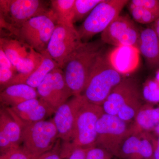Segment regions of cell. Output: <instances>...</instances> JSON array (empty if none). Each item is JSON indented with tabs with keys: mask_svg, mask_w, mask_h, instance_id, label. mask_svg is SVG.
Wrapping results in <instances>:
<instances>
[{
	"mask_svg": "<svg viewBox=\"0 0 159 159\" xmlns=\"http://www.w3.org/2000/svg\"><path fill=\"white\" fill-rule=\"evenodd\" d=\"M0 159H31L22 147L15 148L0 156Z\"/></svg>",
	"mask_w": 159,
	"mask_h": 159,
	"instance_id": "31",
	"label": "cell"
},
{
	"mask_svg": "<svg viewBox=\"0 0 159 159\" xmlns=\"http://www.w3.org/2000/svg\"><path fill=\"white\" fill-rule=\"evenodd\" d=\"M75 0H52L51 9L54 12L57 24L74 27Z\"/></svg>",
	"mask_w": 159,
	"mask_h": 159,
	"instance_id": "21",
	"label": "cell"
},
{
	"mask_svg": "<svg viewBox=\"0 0 159 159\" xmlns=\"http://www.w3.org/2000/svg\"><path fill=\"white\" fill-rule=\"evenodd\" d=\"M83 43L74 26L57 24L47 51L59 68L62 69L68 58Z\"/></svg>",
	"mask_w": 159,
	"mask_h": 159,
	"instance_id": "10",
	"label": "cell"
},
{
	"mask_svg": "<svg viewBox=\"0 0 159 159\" xmlns=\"http://www.w3.org/2000/svg\"><path fill=\"white\" fill-rule=\"evenodd\" d=\"M7 109L11 115L26 123L44 121L55 112L40 99H30L14 107Z\"/></svg>",
	"mask_w": 159,
	"mask_h": 159,
	"instance_id": "17",
	"label": "cell"
},
{
	"mask_svg": "<svg viewBox=\"0 0 159 159\" xmlns=\"http://www.w3.org/2000/svg\"><path fill=\"white\" fill-rule=\"evenodd\" d=\"M152 27L153 28L154 30L156 32L157 35L159 38V17L154 22L152 23Z\"/></svg>",
	"mask_w": 159,
	"mask_h": 159,
	"instance_id": "36",
	"label": "cell"
},
{
	"mask_svg": "<svg viewBox=\"0 0 159 159\" xmlns=\"http://www.w3.org/2000/svg\"><path fill=\"white\" fill-rule=\"evenodd\" d=\"M129 9L134 20L140 24L153 23L159 17L158 12L142 6H134L129 3Z\"/></svg>",
	"mask_w": 159,
	"mask_h": 159,
	"instance_id": "26",
	"label": "cell"
},
{
	"mask_svg": "<svg viewBox=\"0 0 159 159\" xmlns=\"http://www.w3.org/2000/svg\"><path fill=\"white\" fill-rule=\"evenodd\" d=\"M155 79H156L159 82V69L157 70L156 71V73L155 74Z\"/></svg>",
	"mask_w": 159,
	"mask_h": 159,
	"instance_id": "38",
	"label": "cell"
},
{
	"mask_svg": "<svg viewBox=\"0 0 159 159\" xmlns=\"http://www.w3.org/2000/svg\"><path fill=\"white\" fill-rule=\"evenodd\" d=\"M102 40L83 43L71 54L63 67L73 96L82 95L97 57L102 51Z\"/></svg>",
	"mask_w": 159,
	"mask_h": 159,
	"instance_id": "1",
	"label": "cell"
},
{
	"mask_svg": "<svg viewBox=\"0 0 159 159\" xmlns=\"http://www.w3.org/2000/svg\"><path fill=\"white\" fill-rule=\"evenodd\" d=\"M130 125L117 116L104 113L96 126V145L104 148L119 158L121 145L131 134Z\"/></svg>",
	"mask_w": 159,
	"mask_h": 159,
	"instance_id": "9",
	"label": "cell"
},
{
	"mask_svg": "<svg viewBox=\"0 0 159 159\" xmlns=\"http://www.w3.org/2000/svg\"><path fill=\"white\" fill-rule=\"evenodd\" d=\"M129 2L126 0H102L77 30L83 42H88L96 34L102 33Z\"/></svg>",
	"mask_w": 159,
	"mask_h": 159,
	"instance_id": "8",
	"label": "cell"
},
{
	"mask_svg": "<svg viewBox=\"0 0 159 159\" xmlns=\"http://www.w3.org/2000/svg\"><path fill=\"white\" fill-rule=\"evenodd\" d=\"M142 93L137 94L129 99L121 107L117 116L124 122L129 123L133 122L138 112L142 107Z\"/></svg>",
	"mask_w": 159,
	"mask_h": 159,
	"instance_id": "24",
	"label": "cell"
},
{
	"mask_svg": "<svg viewBox=\"0 0 159 159\" xmlns=\"http://www.w3.org/2000/svg\"><path fill=\"white\" fill-rule=\"evenodd\" d=\"M52 89L57 108L66 102L73 94L66 82L62 69L57 68L52 71Z\"/></svg>",
	"mask_w": 159,
	"mask_h": 159,
	"instance_id": "23",
	"label": "cell"
},
{
	"mask_svg": "<svg viewBox=\"0 0 159 159\" xmlns=\"http://www.w3.org/2000/svg\"><path fill=\"white\" fill-rule=\"evenodd\" d=\"M39 99H42L55 111L57 109L52 89V72L49 73L36 88Z\"/></svg>",
	"mask_w": 159,
	"mask_h": 159,
	"instance_id": "25",
	"label": "cell"
},
{
	"mask_svg": "<svg viewBox=\"0 0 159 159\" xmlns=\"http://www.w3.org/2000/svg\"><path fill=\"white\" fill-rule=\"evenodd\" d=\"M57 22L52 10L29 20L16 29L13 34L38 53L47 51Z\"/></svg>",
	"mask_w": 159,
	"mask_h": 159,
	"instance_id": "6",
	"label": "cell"
},
{
	"mask_svg": "<svg viewBox=\"0 0 159 159\" xmlns=\"http://www.w3.org/2000/svg\"><path fill=\"white\" fill-rule=\"evenodd\" d=\"M87 102L83 95L73 96L54 112L52 120L57 129L58 139L62 142L61 149L66 148L72 142L77 114Z\"/></svg>",
	"mask_w": 159,
	"mask_h": 159,
	"instance_id": "11",
	"label": "cell"
},
{
	"mask_svg": "<svg viewBox=\"0 0 159 159\" xmlns=\"http://www.w3.org/2000/svg\"><path fill=\"white\" fill-rule=\"evenodd\" d=\"M11 115L21 127L22 147L31 159H37L55 146L58 134L52 119L26 123Z\"/></svg>",
	"mask_w": 159,
	"mask_h": 159,
	"instance_id": "4",
	"label": "cell"
},
{
	"mask_svg": "<svg viewBox=\"0 0 159 159\" xmlns=\"http://www.w3.org/2000/svg\"><path fill=\"white\" fill-rule=\"evenodd\" d=\"M140 31L131 19L119 15L101 33V40L115 47L133 46L138 48Z\"/></svg>",
	"mask_w": 159,
	"mask_h": 159,
	"instance_id": "12",
	"label": "cell"
},
{
	"mask_svg": "<svg viewBox=\"0 0 159 159\" xmlns=\"http://www.w3.org/2000/svg\"><path fill=\"white\" fill-rule=\"evenodd\" d=\"M0 48L11 61L16 74L10 84H22L42 62L43 55L18 39L1 38Z\"/></svg>",
	"mask_w": 159,
	"mask_h": 159,
	"instance_id": "5",
	"label": "cell"
},
{
	"mask_svg": "<svg viewBox=\"0 0 159 159\" xmlns=\"http://www.w3.org/2000/svg\"><path fill=\"white\" fill-rule=\"evenodd\" d=\"M129 3L134 6H142L159 12V0H132Z\"/></svg>",
	"mask_w": 159,
	"mask_h": 159,
	"instance_id": "32",
	"label": "cell"
},
{
	"mask_svg": "<svg viewBox=\"0 0 159 159\" xmlns=\"http://www.w3.org/2000/svg\"><path fill=\"white\" fill-rule=\"evenodd\" d=\"M124 77L112 66L102 51L96 60L82 95L88 102L102 106Z\"/></svg>",
	"mask_w": 159,
	"mask_h": 159,
	"instance_id": "2",
	"label": "cell"
},
{
	"mask_svg": "<svg viewBox=\"0 0 159 159\" xmlns=\"http://www.w3.org/2000/svg\"><path fill=\"white\" fill-rule=\"evenodd\" d=\"M37 159H63L61 155L60 148L55 146L51 150L45 152Z\"/></svg>",
	"mask_w": 159,
	"mask_h": 159,
	"instance_id": "33",
	"label": "cell"
},
{
	"mask_svg": "<svg viewBox=\"0 0 159 159\" xmlns=\"http://www.w3.org/2000/svg\"><path fill=\"white\" fill-rule=\"evenodd\" d=\"M22 129L7 109L0 111V152L1 154L20 147Z\"/></svg>",
	"mask_w": 159,
	"mask_h": 159,
	"instance_id": "15",
	"label": "cell"
},
{
	"mask_svg": "<svg viewBox=\"0 0 159 159\" xmlns=\"http://www.w3.org/2000/svg\"><path fill=\"white\" fill-rule=\"evenodd\" d=\"M0 9L1 25L12 34L29 20L51 10L39 0H1Z\"/></svg>",
	"mask_w": 159,
	"mask_h": 159,
	"instance_id": "7",
	"label": "cell"
},
{
	"mask_svg": "<svg viewBox=\"0 0 159 159\" xmlns=\"http://www.w3.org/2000/svg\"><path fill=\"white\" fill-rule=\"evenodd\" d=\"M152 133L155 135H159V122Z\"/></svg>",
	"mask_w": 159,
	"mask_h": 159,
	"instance_id": "37",
	"label": "cell"
},
{
	"mask_svg": "<svg viewBox=\"0 0 159 159\" xmlns=\"http://www.w3.org/2000/svg\"><path fill=\"white\" fill-rule=\"evenodd\" d=\"M140 53L133 46L116 47L108 54L107 59L112 66L122 76L136 70L140 65Z\"/></svg>",
	"mask_w": 159,
	"mask_h": 159,
	"instance_id": "14",
	"label": "cell"
},
{
	"mask_svg": "<svg viewBox=\"0 0 159 159\" xmlns=\"http://www.w3.org/2000/svg\"><path fill=\"white\" fill-rule=\"evenodd\" d=\"M88 148L80 147L75 148L67 159H86L87 151Z\"/></svg>",
	"mask_w": 159,
	"mask_h": 159,
	"instance_id": "34",
	"label": "cell"
},
{
	"mask_svg": "<svg viewBox=\"0 0 159 159\" xmlns=\"http://www.w3.org/2000/svg\"><path fill=\"white\" fill-rule=\"evenodd\" d=\"M154 136L152 133L130 134L121 145L120 159H152Z\"/></svg>",
	"mask_w": 159,
	"mask_h": 159,
	"instance_id": "13",
	"label": "cell"
},
{
	"mask_svg": "<svg viewBox=\"0 0 159 159\" xmlns=\"http://www.w3.org/2000/svg\"><path fill=\"white\" fill-rule=\"evenodd\" d=\"M104 113L102 106L86 102L77 114L74 135L70 144L60 149L63 159H67L75 148H88L96 146L97 140V122Z\"/></svg>",
	"mask_w": 159,
	"mask_h": 159,
	"instance_id": "3",
	"label": "cell"
},
{
	"mask_svg": "<svg viewBox=\"0 0 159 159\" xmlns=\"http://www.w3.org/2000/svg\"><path fill=\"white\" fill-rule=\"evenodd\" d=\"M42 54L43 57L42 62L37 69L24 80L22 84L36 89L49 73L54 69L59 68L57 63L51 58L48 51H45Z\"/></svg>",
	"mask_w": 159,
	"mask_h": 159,
	"instance_id": "22",
	"label": "cell"
},
{
	"mask_svg": "<svg viewBox=\"0 0 159 159\" xmlns=\"http://www.w3.org/2000/svg\"><path fill=\"white\" fill-rule=\"evenodd\" d=\"M153 135L154 136V145L152 159H159V135Z\"/></svg>",
	"mask_w": 159,
	"mask_h": 159,
	"instance_id": "35",
	"label": "cell"
},
{
	"mask_svg": "<svg viewBox=\"0 0 159 159\" xmlns=\"http://www.w3.org/2000/svg\"><path fill=\"white\" fill-rule=\"evenodd\" d=\"M140 91L137 84L130 78H124L111 92L102 104L104 113L117 116L121 107Z\"/></svg>",
	"mask_w": 159,
	"mask_h": 159,
	"instance_id": "16",
	"label": "cell"
},
{
	"mask_svg": "<svg viewBox=\"0 0 159 159\" xmlns=\"http://www.w3.org/2000/svg\"><path fill=\"white\" fill-rule=\"evenodd\" d=\"M133 122L131 134L152 133L159 122V104L142 105Z\"/></svg>",
	"mask_w": 159,
	"mask_h": 159,
	"instance_id": "19",
	"label": "cell"
},
{
	"mask_svg": "<svg viewBox=\"0 0 159 159\" xmlns=\"http://www.w3.org/2000/svg\"><path fill=\"white\" fill-rule=\"evenodd\" d=\"M142 96L146 103L159 104V82L155 77L147 80L144 84Z\"/></svg>",
	"mask_w": 159,
	"mask_h": 159,
	"instance_id": "28",
	"label": "cell"
},
{
	"mask_svg": "<svg viewBox=\"0 0 159 159\" xmlns=\"http://www.w3.org/2000/svg\"><path fill=\"white\" fill-rule=\"evenodd\" d=\"M138 48L149 68L159 69V38L152 26L141 30Z\"/></svg>",
	"mask_w": 159,
	"mask_h": 159,
	"instance_id": "18",
	"label": "cell"
},
{
	"mask_svg": "<svg viewBox=\"0 0 159 159\" xmlns=\"http://www.w3.org/2000/svg\"><path fill=\"white\" fill-rule=\"evenodd\" d=\"M38 97L36 89L25 84H19L4 89L0 94V100L3 105L11 108Z\"/></svg>",
	"mask_w": 159,
	"mask_h": 159,
	"instance_id": "20",
	"label": "cell"
},
{
	"mask_svg": "<svg viewBox=\"0 0 159 159\" xmlns=\"http://www.w3.org/2000/svg\"><path fill=\"white\" fill-rule=\"evenodd\" d=\"M102 0H75L74 23L88 16Z\"/></svg>",
	"mask_w": 159,
	"mask_h": 159,
	"instance_id": "29",
	"label": "cell"
},
{
	"mask_svg": "<svg viewBox=\"0 0 159 159\" xmlns=\"http://www.w3.org/2000/svg\"><path fill=\"white\" fill-rule=\"evenodd\" d=\"M16 74V70L11 61L0 48V84L5 88Z\"/></svg>",
	"mask_w": 159,
	"mask_h": 159,
	"instance_id": "27",
	"label": "cell"
},
{
	"mask_svg": "<svg viewBox=\"0 0 159 159\" xmlns=\"http://www.w3.org/2000/svg\"><path fill=\"white\" fill-rule=\"evenodd\" d=\"M119 158L109 152L104 148L94 146L88 149L86 159H118Z\"/></svg>",
	"mask_w": 159,
	"mask_h": 159,
	"instance_id": "30",
	"label": "cell"
}]
</instances>
